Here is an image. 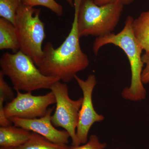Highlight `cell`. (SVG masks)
Wrapping results in <instances>:
<instances>
[{
	"instance_id": "obj_1",
	"label": "cell",
	"mask_w": 149,
	"mask_h": 149,
	"mask_svg": "<svg viewBox=\"0 0 149 149\" xmlns=\"http://www.w3.org/2000/svg\"><path fill=\"white\" fill-rule=\"evenodd\" d=\"M80 38L74 15L72 28L62 44L55 49L52 43L48 42L44 47L42 62L38 67L40 72L67 83L74 79L77 72L88 68L90 61L81 49Z\"/></svg>"
},
{
	"instance_id": "obj_2",
	"label": "cell",
	"mask_w": 149,
	"mask_h": 149,
	"mask_svg": "<svg viewBox=\"0 0 149 149\" xmlns=\"http://www.w3.org/2000/svg\"><path fill=\"white\" fill-rule=\"evenodd\" d=\"M133 19L132 16L127 17L123 29L118 34L112 33L97 37L93 44V51L97 54L101 48L108 44L114 45L123 50L130 63L131 77L130 86L123 89L121 96L125 100L138 102L146 99L147 92L141 79L144 65L141 55L143 50L133 33Z\"/></svg>"
},
{
	"instance_id": "obj_3",
	"label": "cell",
	"mask_w": 149,
	"mask_h": 149,
	"mask_svg": "<svg viewBox=\"0 0 149 149\" xmlns=\"http://www.w3.org/2000/svg\"><path fill=\"white\" fill-rule=\"evenodd\" d=\"M74 6L80 38L103 37L113 33L120 20L124 6L118 2L98 6L94 0H81L74 1Z\"/></svg>"
},
{
	"instance_id": "obj_4",
	"label": "cell",
	"mask_w": 149,
	"mask_h": 149,
	"mask_svg": "<svg viewBox=\"0 0 149 149\" xmlns=\"http://www.w3.org/2000/svg\"><path fill=\"white\" fill-rule=\"evenodd\" d=\"M1 71L10 79L15 91L27 92L50 89L60 80L44 75L32 59L19 50L14 54L5 53L0 59Z\"/></svg>"
},
{
	"instance_id": "obj_5",
	"label": "cell",
	"mask_w": 149,
	"mask_h": 149,
	"mask_svg": "<svg viewBox=\"0 0 149 149\" xmlns=\"http://www.w3.org/2000/svg\"><path fill=\"white\" fill-rule=\"evenodd\" d=\"M41 10L21 4L15 17L19 50L30 58L37 67L44 58L43 41L46 37L45 24L40 18Z\"/></svg>"
},
{
	"instance_id": "obj_6",
	"label": "cell",
	"mask_w": 149,
	"mask_h": 149,
	"mask_svg": "<svg viewBox=\"0 0 149 149\" xmlns=\"http://www.w3.org/2000/svg\"><path fill=\"white\" fill-rule=\"evenodd\" d=\"M50 90L56 100L55 111L51 116L52 123L55 127L66 130L72 140V146H80L76 136V129L83 97L77 100L70 98L67 85L60 81L54 83Z\"/></svg>"
},
{
	"instance_id": "obj_7",
	"label": "cell",
	"mask_w": 149,
	"mask_h": 149,
	"mask_svg": "<svg viewBox=\"0 0 149 149\" xmlns=\"http://www.w3.org/2000/svg\"><path fill=\"white\" fill-rule=\"evenodd\" d=\"M16 92V97L4 106L5 114L8 119L12 117L34 119L42 117L47 113L49 107L56 103L55 97L52 91L42 95H34L31 92Z\"/></svg>"
},
{
	"instance_id": "obj_8",
	"label": "cell",
	"mask_w": 149,
	"mask_h": 149,
	"mask_svg": "<svg viewBox=\"0 0 149 149\" xmlns=\"http://www.w3.org/2000/svg\"><path fill=\"white\" fill-rule=\"evenodd\" d=\"M74 79L83 94V102L79 111L76 136L79 145L88 142L89 131L94 123L101 122L104 119L102 115L98 113L94 109L93 102V93L97 84L94 74H90L86 80L81 79L77 75Z\"/></svg>"
},
{
	"instance_id": "obj_9",
	"label": "cell",
	"mask_w": 149,
	"mask_h": 149,
	"mask_svg": "<svg viewBox=\"0 0 149 149\" xmlns=\"http://www.w3.org/2000/svg\"><path fill=\"white\" fill-rule=\"evenodd\" d=\"M54 108H49L42 117L34 119L12 117L9 120L15 126L39 134L52 143L67 145L70 138L69 134L66 130L56 129L52 123L51 116Z\"/></svg>"
},
{
	"instance_id": "obj_10",
	"label": "cell",
	"mask_w": 149,
	"mask_h": 149,
	"mask_svg": "<svg viewBox=\"0 0 149 149\" xmlns=\"http://www.w3.org/2000/svg\"><path fill=\"white\" fill-rule=\"evenodd\" d=\"M31 132L11 125L0 127V147L15 148L28 141Z\"/></svg>"
},
{
	"instance_id": "obj_11",
	"label": "cell",
	"mask_w": 149,
	"mask_h": 149,
	"mask_svg": "<svg viewBox=\"0 0 149 149\" xmlns=\"http://www.w3.org/2000/svg\"><path fill=\"white\" fill-rule=\"evenodd\" d=\"M0 49H10L14 53L19 50L16 28L5 19L0 18Z\"/></svg>"
},
{
	"instance_id": "obj_12",
	"label": "cell",
	"mask_w": 149,
	"mask_h": 149,
	"mask_svg": "<svg viewBox=\"0 0 149 149\" xmlns=\"http://www.w3.org/2000/svg\"><path fill=\"white\" fill-rule=\"evenodd\" d=\"M132 28L136 40L145 53H149V10L133 19Z\"/></svg>"
},
{
	"instance_id": "obj_13",
	"label": "cell",
	"mask_w": 149,
	"mask_h": 149,
	"mask_svg": "<svg viewBox=\"0 0 149 149\" xmlns=\"http://www.w3.org/2000/svg\"><path fill=\"white\" fill-rule=\"evenodd\" d=\"M67 145L54 143L44 137L31 132L28 141L23 145L15 148H3L0 149H69Z\"/></svg>"
},
{
	"instance_id": "obj_14",
	"label": "cell",
	"mask_w": 149,
	"mask_h": 149,
	"mask_svg": "<svg viewBox=\"0 0 149 149\" xmlns=\"http://www.w3.org/2000/svg\"><path fill=\"white\" fill-rule=\"evenodd\" d=\"M22 0H0V16L14 25L17 13Z\"/></svg>"
},
{
	"instance_id": "obj_15",
	"label": "cell",
	"mask_w": 149,
	"mask_h": 149,
	"mask_svg": "<svg viewBox=\"0 0 149 149\" xmlns=\"http://www.w3.org/2000/svg\"><path fill=\"white\" fill-rule=\"evenodd\" d=\"M24 5L35 7L37 6L45 7L55 13L58 16H61L63 14V8L55 0H22Z\"/></svg>"
},
{
	"instance_id": "obj_16",
	"label": "cell",
	"mask_w": 149,
	"mask_h": 149,
	"mask_svg": "<svg viewBox=\"0 0 149 149\" xmlns=\"http://www.w3.org/2000/svg\"><path fill=\"white\" fill-rule=\"evenodd\" d=\"M106 146V143H101L97 135H92L86 143L82 146H72L69 149H104Z\"/></svg>"
},
{
	"instance_id": "obj_17",
	"label": "cell",
	"mask_w": 149,
	"mask_h": 149,
	"mask_svg": "<svg viewBox=\"0 0 149 149\" xmlns=\"http://www.w3.org/2000/svg\"><path fill=\"white\" fill-rule=\"evenodd\" d=\"M4 74L0 70V100L5 102L14 98L12 89L6 82Z\"/></svg>"
},
{
	"instance_id": "obj_18",
	"label": "cell",
	"mask_w": 149,
	"mask_h": 149,
	"mask_svg": "<svg viewBox=\"0 0 149 149\" xmlns=\"http://www.w3.org/2000/svg\"><path fill=\"white\" fill-rule=\"evenodd\" d=\"M142 59L145 65L141 75V79L143 84L149 83V53H145L142 56Z\"/></svg>"
},
{
	"instance_id": "obj_19",
	"label": "cell",
	"mask_w": 149,
	"mask_h": 149,
	"mask_svg": "<svg viewBox=\"0 0 149 149\" xmlns=\"http://www.w3.org/2000/svg\"><path fill=\"white\" fill-rule=\"evenodd\" d=\"M96 4L98 6L104 5L111 3H119L123 6L130 4L135 0H94Z\"/></svg>"
},
{
	"instance_id": "obj_20",
	"label": "cell",
	"mask_w": 149,
	"mask_h": 149,
	"mask_svg": "<svg viewBox=\"0 0 149 149\" xmlns=\"http://www.w3.org/2000/svg\"><path fill=\"white\" fill-rule=\"evenodd\" d=\"M70 5V6L73 7L74 6V0H65Z\"/></svg>"
},
{
	"instance_id": "obj_21",
	"label": "cell",
	"mask_w": 149,
	"mask_h": 149,
	"mask_svg": "<svg viewBox=\"0 0 149 149\" xmlns=\"http://www.w3.org/2000/svg\"><path fill=\"white\" fill-rule=\"evenodd\" d=\"M79 1H81V0H79Z\"/></svg>"
},
{
	"instance_id": "obj_22",
	"label": "cell",
	"mask_w": 149,
	"mask_h": 149,
	"mask_svg": "<svg viewBox=\"0 0 149 149\" xmlns=\"http://www.w3.org/2000/svg\"></svg>"
}]
</instances>
